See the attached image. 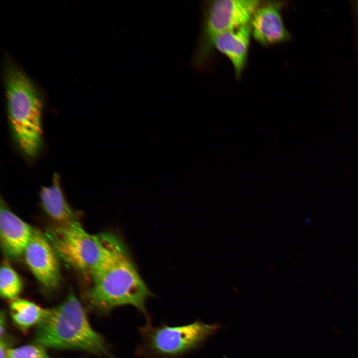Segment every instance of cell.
Segmentation results:
<instances>
[{"mask_svg": "<svg viewBox=\"0 0 358 358\" xmlns=\"http://www.w3.org/2000/svg\"><path fill=\"white\" fill-rule=\"evenodd\" d=\"M47 238L66 263L92 279L115 261L128 254L122 240L110 233L90 234L76 220L49 228Z\"/></svg>", "mask_w": 358, "mask_h": 358, "instance_id": "obj_1", "label": "cell"}, {"mask_svg": "<svg viewBox=\"0 0 358 358\" xmlns=\"http://www.w3.org/2000/svg\"><path fill=\"white\" fill-rule=\"evenodd\" d=\"M34 341L45 348L113 358L106 342L92 328L81 302L72 292L59 305L46 310L37 325Z\"/></svg>", "mask_w": 358, "mask_h": 358, "instance_id": "obj_2", "label": "cell"}, {"mask_svg": "<svg viewBox=\"0 0 358 358\" xmlns=\"http://www.w3.org/2000/svg\"><path fill=\"white\" fill-rule=\"evenodd\" d=\"M4 84L13 137L24 156L34 158L43 144L41 99L31 80L15 65L6 67Z\"/></svg>", "mask_w": 358, "mask_h": 358, "instance_id": "obj_3", "label": "cell"}, {"mask_svg": "<svg viewBox=\"0 0 358 358\" xmlns=\"http://www.w3.org/2000/svg\"><path fill=\"white\" fill-rule=\"evenodd\" d=\"M92 280L89 297L98 311L107 313L115 308L130 305L144 316L146 323H152L146 303L153 295L129 253L111 264Z\"/></svg>", "mask_w": 358, "mask_h": 358, "instance_id": "obj_4", "label": "cell"}, {"mask_svg": "<svg viewBox=\"0 0 358 358\" xmlns=\"http://www.w3.org/2000/svg\"><path fill=\"white\" fill-rule=\"evenodd\" d=\"M264 0H213L202 4L198 39L191 63L196 70H206L214 51V41L219 35L250 23L254 13Z\"/></svg>", "mask_w": 358, "mask_h": 358, "instance_id": "obj_5", "label": "cell"}, {"mask_svg": "<svg viewBox=\"0 0 358 358\" xmlns=\"http://www.w3.org/2000/svg\"><path fill=\"white\" fill-rule=\"evenodd\" d=\"M222 328L220 324H206L200 320L177 326L146 323L138 328L142 340L135 355L143 358H180L202 347Z\"/></svg>", "mask_w": 358, "mask_h": 358, "instance_id": "obj_6", "label": "cell"}, {"mask_svg": "<svg viewBox=\"0 0 358 358\" xmlns=\"http://www.w3.org/2000/svg\"><path fill=\"white\" fill-rule=\"evenodd\" d=\"M57 253L46 237L34 229L23 257L40 284L48 290L59 284L60 273Z\"/></svg>", "mask_w": 358, "mask_h": 358, "instance_id": "obj_7", "label": "cell"}, {"mask_svg": "<svg viewBox=\"0 0 358 358\" xmlns=\"http://www.w3.org/2000/svg\"><path fill=\"white\" fill-rule=\"evenodd\" d=\"M287 4L284 0H264L254 13L250 22L252 36L262 46L268 47L291 39V34L282 17V11Z\"/></svg>", "mask_w": 358, "mask_h": 358, "instance_id": "obj_8", "label": "cell"}, {"mask_svg": "<svg viewBox=\"0 0 358 358\" xmlns=\"http://www.w3.org/2000/svg\"><path fill=\"white\" fill-rule=\"evenodd\" d=\"M34 231V229L11 212L1 200L0 244L4 255L8 258L17 260L23 256Z\"/></svg>", "mask_w": 358, "mask_h": 358, "instance_id": "obj_9", "label": "cell"}, {"mask_svg": "<svg viewBox=\"0 0 358 358\" xmlns=\"http://www.w3.org/2000/svg\"><path fill=\"white\" fill-rule=\"evenodd\" d=\"M250 23L218 36L214 41V49L231 62L237 80H240L245 69L252 37Z\"/></svg>", "mask_w": 358, "mask_h": 358, "instance_id": "obj_10", "label": "cell"}, {"mask_svg": "<svg viewBox=\"0 0 358 358\" xmlns=\"http://www.w3.org/2000/svg\"><path fill=\"white\" fill-rule=\"evenodd\" d=\"M39 195L42 208L56 225H65L77 220L65 197L58 174H53L51 185L41 187Z\"/></svg>", "mask_w": 358, "mask_h": 358, "instance_id": "obj_11", "label": "cell"}, {"mask_svg": "<svg viewBox=\"0 0 358 358\" xmlns=\"http://www.w3.org/2000/svg\"><path fill=\"white\" fill-rule=\"evenodd\" d=\"M46 310L28 300L17 298L10 305L11 318L20 330L26 331L38 325L43 318Z\"/></svg>", "mask_w": 358, "mask_h": 358, "instance_id": "obj_12", "label": "cell"}, {"mask_svg": "<svg viewBox=\"0 0 358 358\" xmlns=\"http://www.w3.org/2000/svg\"><path fill=\"white\" fill-rule=\"evenodd\" d=\"M22 283L19 276L11 267L4 262L0 270V293L5 299H17L21 291Z\"/></svg>", "mask_w": 358, "mask_h": 358, "instance_id": "obj_13", "label": "cell"}, {"mask_svg": "<svg viewBox=\"0 0 358 358\" xmlns=\"http://www.w3.org/2000/svg\"><path fill=\"white\" fill-rule=\"evenodd\" d=\"M6 358H50L45 347L37 344L8 349Z\"/></svg>", "mask_w": 358, "mask_h": 358, "instance_id": "obj_14", "label": "cell"}, {"mask_svg": "<svg viewBox=\"0 0 358 358\" xmlns=\"http://www.w3.org/2000/svg\"><path fill=\"white\" fill-rule=\"evenodd\" d=\"M8 342L4 338L0 339V358H6V353L8 348Z\"/></svg>", "mask_w": 358, "mask_h": 358, "instance_id": "obj_15", "label": "cell"}, {"mask_svg": "<svg viewBox=\"0 0 358 358\" xmlns=\"http://www.w3.org/2000/svg\"><path fill=\"white\" fill-rule=\"evenodd\" d=\"M5 332V317L4 313L1 311L0 316V339L4 338Z\"/></svg>", "mask_w": 358, "mask_h": 358, "instance_id": "obj_16", "label": "cell"}]
</instances>
